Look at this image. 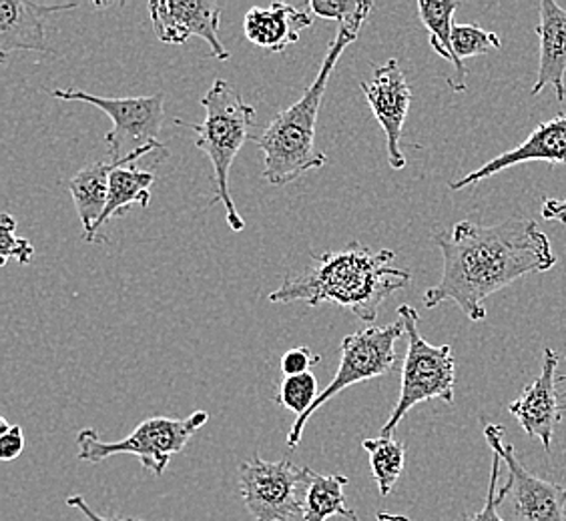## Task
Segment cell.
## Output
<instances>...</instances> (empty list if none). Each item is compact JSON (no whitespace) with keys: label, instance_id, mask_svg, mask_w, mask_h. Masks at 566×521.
I'll use <instances>...</instances> for the list:
<instances>
[{"label":"cell","instance_id":"obj_20","mask_svg":"<svg viewBox=\"0 0 566 521\" xmlns=\"http://www.w3.org/2000/svg\"><path fill=\"white\" fill-rule=\"evenodd\" d=\"M153 183H155L153 173L139 171V169H135V164H125V167L115 169L111 174L109 201H107L103 217L98 219L95 237H97L98 228L103 227L105 223H109L111 219L120 217L125 213V206L137 203L143 209H147L151 203Z\"/></svg>","mask_w":566,"mask_h":521},{"label":"cell","instance_id":"obj_13","mask_svg":"<svg viewBox=\"0 0 566 521\" xmlns=\"http://www.w3.org/2000/svg\"><path fill=\"white\" fill-rule=\"evenodd\" d=\"M556 368L558 355L551 348L545 349L543 371L536 380L526 385L523 395L509 405V412L516 422L523 425L524 432L531 439H541L546 454L553 447V434L560 422V413L566 412V405H560V395L556 393Z\"/></svg>","mask_w":566,"mask_h":521},{"label":"cell","instance_id":"obj_29","mask_svg":"<svg viewBox=\"0 0 566 521\" xmlns=\"http://www.w3.org/2000/svg\"><path fill=\"white\" fill-rule=\"evenodd\" d=\"M24 449V437L19 425H11L7 417H0V459L12 461L21 457Z\"/></svg>","mask_w":566,"mask_h":521},{"label":"cell","instance_id":"obj_33","mask_svg":"<svg viewBox=\"0 0 566 521\" xmlns=\"http://www.w3.org/2000/svg\"><path fill=\"white\" fill-rule=\"evenodd\" d=\"M556 383H558V385H563V383H566V373H563V375H558V378H556ZM560 395H563V397H566V387L565 390L560 391Z\"/></svg>","mask_w":566,"mask_h":521},{"label":"cell","instance_id":"obj_18","mask_svg":"<svg viewBox=\"0 0 566 521\" xmlns=\"http://www.w3.org/2000/svg\"><path fill=\"white\" fill-rule=\"evenodd\" d=\"M151 151H139L123 159V161H105V163H95L78 171L75 177H71L65 185L69 193L75 201L76 215L81 219V225L85 228V241L95 243V227L98 219L103 217L105 206L109 201L111 174L115 169L125 167V164H135L142 157Z\"/></svg>","mask_w":566,"mask_h":521},{"label":"cell","instance_id":"obj_10","mask_svg":"<svg viewBox=\"0 0 566 521\" xmlns=\"http://www.w3.org/2000/svg\"><path fill=\"white\" fill-rule=\"evenodd\" d=\"M484 437L492 451L509 467L511 496L516 521H565L566 486L536 478L518 461L512 444H504V427L484 425Z\"/></svg>","mask_w":566,"mask_h":521},{"label":"cell","instance_id":"obj_17","mask_svg":"<svg viewBox=\"0 0 566 521\" xmlns=\"http://www.w3.org/2000/svg\"><path fill=\"white\" fill-rule=\"evenodd\" d=\"M538 11L541 21L534 33L541 39V61L531 93L536 97L546 87H553L556 100L563 103L566 97V11L555 0H543Z\"/></svg>","mask_w":566,"mask_h":521},{"label":"cell","instance_id":"obj_31","mask_svg":"<svg viewBox=\"0 0 566 521\" xmlns=\"http://www.w3.org/2000/svg\"><path fill=\"white\" fill-rule=\"evenodd\" d=\"M541 215L546 221H558L566 225V196L565 199H545L541 206Z\"/></svg>","mask_w":566,"mask_h":521},{"label":"cell","instance_id":"obj_21","mask_svg":"<svg viewBox=\"0 0 566 521\" xmlns=\"http://www.w3.org/2000/svg\"><path fill=\"white\" fill-rule=\"evenodd\" d=\"M348 486L346 476H319L312 474L304 498V521H326L334 515L346 518L352 510L346 506L344 488Z\"/></svg>","mask_w":566,"mask_h":521},{"label":"cell","instance_id":"obj_30","mask_svg":"<svg viewBox=\"0 0 566 521\" xmlns=\"http://www.w3.org/2000/svg\"><path fill=\"white\" fill-rule=\"evenodd\" d=\"M66 506L81 511V513L87 518V521H145L139 520V518H123V515H111V518H107V515H101L97 511H93L88 508V503L85 501L83 496H71V498L66 500Z\"/></svg>","mask_w":566,"mask_h":521},{"label":"cell","instance_id":"obj_4","mask_svg":"<svg viewBox=\"0 0 566 521\" xmlns=\"http://www.w3.org/2000/svg\"><path fill=\"white\" fill-rule=\"evenodd\" d=\"M201 105L206 109L203 123L199 125H187L184 120H177V123L196 130V147L208 155L213 167V173H216L213 183H216L218 195L209 206L216 203L226 206L229 227L240 233L245 228V221L231 199L229 171L241 147L255 139L251 135V129H255V109L243 100L235 85H231L223 78H218L211 85L206 97L201 98Z\"/></svg>","mask_w":566,"mask_h":521},{"label":"cell","instance_id":"obj_9","mask_svg":"<svg viewBox=\"0 0 566 521\" xmlns=\"http://www.w3.org/2000/svg\"><path fill=\"white\" fill-rule=\"evenodd\" d=\"M314 469L290 459L240 464L241 498L255 521H295L304 515V498Z\"/></svg>","mask_w":566,"mask_h":521},{"label":"cell","instance_id":"obj_5","mask_svg":"<svg viewBox=\"0 0 566 521\" xmlns=\"http://www.w3.org/2000/svg\"><path fill=\"white\" fill-rule=\"evenodd\" d=\"M398 319L402 321L408 337V351L403 358L402 387L400 397L380 434L390 437L408 412L418 403L454 402L457 361L450 345H430L420 333V316L412 305L398 307Z\"/></svg>","mask_w":566,"mask_h":521},{"label":"cell","instance_id":"obj_16","mask_svg":"<svg viewBox=\"0 0 566 521\" xmlns=\"http://www.w3.org/2000/svg\"><path fill=\"white\" fill-rule=\"evenodd\" d=\"M314 14L310 9H295L287 2H273L270 7H253L243 19V33L251 44L268 53H283L290 44L300 41L304 29H310Z\"/></svg>","mask_w":566,"mask_h":521},{"label":"cell","instance_id":"obj_23","mask_svg":"<svg viewBox=\"0 0 566 521\" xmlns=\"http://www.w3.org/2000/svg\"><path fill=\"white\" fill-rule=\"evenodd\" d=\"M319 393L322 391L317 390L316 375L310 371L304 375L283 378L275 403H280L285 410L294 412L297 417H304L305 413L310 412L312 405L316 403Z\"/></svg>","mask_w":566,"mask_h":521},{"label":"cell","instance_id":"obj_32","mask_svg":"<svg viewBox=\"0 0 566 521\" xmlns=\"http://www.w3.org/2000/svg\"><path fill=\"white\" fill-rule=\"evenodd\" d=\"M349 521H359L358 515L352 511V515L348 518ZM378 521H410L408 515L402 513H388V511H378Z\"/></svg>","mask_w":566,"mask_h":521},{"label":"cell","instance_id":"obj_24","mask_svg":"<svg viewBox=\"0 0 566 521\" xmlns=\"http://www.w3.org/2000/svg\"><path fill=\"white\" fill-rule=\"evenodd\" d=\"M452 46L460 61L470 56L486 55L501 49V36L484 31L479 24H454L452 29Z\"/></svg>","mask_w":566,"mask_h":521},{"label":"cell","instance_id":"obj_7","mask_svg":"<svg viewBox=\"0 0 566 521\" xmlns=\"http://www.w3.org/2000/svg\"><path fill=\"white\" fill-rule=\"evenodd\" d=\"M402 336H406V329H403L402 321L398 319L390 326H368L361 331L344 337L342 349H339L342 359H339L338 371H336L334 380L329 381L326 390L319 393V397L312 405V410L305 413L304 417L295 419L294 427L290 429V435H287V447L295 449L300 446L310 417L322 405H326L332 397H336L338 393L348 390L352 385H358L364 381L376 380V378L392 373L394 365L398 361L396 343Z\"/></svg>","mask_w":566,"mask_h":521},{"label":"cell","instance_id":"obj_8","mask_svg":"<svg viewBox=\"0 0 566 521\" xmlns=\"http://www.w3.org/2000/svg\"><path fill=\"white\" fill-rule=\"evenodd\" d=\"M51 95L65 103H88L113 120V129L105 137L111 161H123L139 151L164 149L157 139L164 129L165 95L161 93L151 97L115 98L97 97L78 88H55Z\"/></svg>","mask_w":566,"mask_h":521},{"label":"cell","instance_id":"obj_28","mask_svg":"<svg viewBox=\"0 0 566 521\" xmlns=\"http://www.w3.org/2000/svg\"><path fill=\"white\" fill-rule=\"evenodd\" d=\"M322 359L316 355L310 348H294L285 351L282 358V371L285 378H294V375H304L317 365Z\"/></svg>","mask_w":566,"mask_h":521},{"label":"cell","instance_id":"obj_19","mask_svg":"<svg viewBox=\"0 0 566 521\" xmlns=\"http://www.w3.org/2000/svg\"><path fill=\"white\" fill-rule=\"evenodd\" d=\"M458 9L457 0H420L418 2V12H420V21L426 26V31L430 34V46L434 49L436 55L442 56L450 61L457 73L448 78V87L454 93H464L467 91V78H469V68L458 59L452 46V29H454V11Z\"/></svg>","mask_w":566,"mask_h":521},{"label":"cell","instance_id":"obj_2","mask_svg":"<svg viewBox=\"0 0 566 521\" xmlns=\"http://www.w3.org/2000/svg\"><path fill=\"white\" fill-rule=\"evenodd\" d=\"M394 251H374L352 241L342 251L312 255L304 272L287 275L270 294L272 304L304 301L310 307L336 304L364 323H374L390 295L403 289L412 275L394 267Z\"/></svg>","mask_w":566,"mask_h":521},{"label":"cell","instance_id":"obj_27","mask_svg":"<svg viewBox=\"0 0 566 521\" xmlns=\"http://www.w3.org/2000/svg\"><path fill=\"white\" fill-rule=\"evenodd\" d=\"M501 457L494 454V459H492V471H491V486H489V496H486V501H484V508L479 511V513H472L464 521H506L502 520L501 515H499V506H501L502 501L506 500L509 496H511V481L506 479L504 481V486L501 489L499 488V476H501Z\"/></svg>","mask_w":566,"mask_h":521},{"label":"cell","instance_id":"obj_22","mask_svg":"<svg viewBox=\"0 0 566 521\" xmlns=\"http://www.w3.org/2000/svg\"><path fill=\"white\" fill-rule=\"evenodd\" d=\"M361 447L370 456L371 478L378 483L381 498H388L402 476L406 446L402 442H396L392 435H380L378 439H364Z\"/></svg>","mask_w":566,"mask_h":521},{"label":"cell","instance_id":"obj_14","mask_svg":"<svg viewBox=\"0 0 566 521\" xmlns=\"http://www.w3.org/2000/svg\"><path fill=\"white\" fill-rule=\"evenodd\" d=\"M531 161H546L548 164L566 163V115H556L555 119L541 123L528 135L526 141L521 142L511 151L502 152L486 164H482L474 173L460 177L450 183L452 191H462L467 187L476 185L480 181L501 173L514 164L531 163Z\"/></svg>","mask_w":566,"mask_h":521},{"label":"cell","instance_id":"obj_25","mask_svg":"<svg viewBox=\"0 0 566 521\" xmlns=\"http://www.w3.org/2000/svg\"><path fill=\"white\" fill-rule=\"evenodd\" d=\"M17 219L2 213L0 215V265L4 267L9 259H17L21 265H29L34 259L33 243L14 235Z\"/></svg>","mask_w":566,"mask_h":521},{"label":"cell","instance_id":"obj_11","mask_svg":"<svg viewBox=\"0 0 566 521\" xmlns=\"http://www.w3.org/2000/svg\"><path fill=\"white\" fill-rule=\"evenodd\" d=\"M153 29L165 44H186L199 36L209 44L211 56L229 61V51L219 39L221 7L211 0H153L149 2Z\"/></svg>","mask_w":566,"mask_h":521},{"label":"cell","instance_id":"obj_3","mask_svg":"<svg viewBox=\"0 0 566 521\" xmlns=\"http://www.w3.org/2000/svg\"><path fill=\"white\" fill-rule=\"evenodd\" d=\"M374 7L359 12L356 19L338 26L336 39L327 49L326 59L317 71L316 81L307 87L304 97L290 109L273 117L262 137H255L263 152V179L273 187H283L297 177L322 169L327 161L326 152L317 151L316 125L322 98L326 95L329 76L349 44L358 39L364 22L368 21Z\"/></svg>","mask_w":566,"mask_h":521},{"label":"cell","instance_id":"obj_15","mask_svg":"<svg viewBox=\"0 0 566 521\" xmlns=\"http://www.w3.org/2000/svg\"><path fill=\"white\" fill-rule=\"evenodd\" d=\"M78 4H36L27 0H0V59L14 51L51 53L44 36V22L55 12L73 11Z\"/></svg>","mask_w":566,"mask_h":521},{"label":"cell","instance_id":"obj_12","mask_svg":"<svg viewBox=\"0 0 566 521\" xmlns=\"http://www.w3.org/2000/svg\"><path fill=\"white\" fill-rule=\"evenodd\" d=\"M359 87L386 135L390 167L400 171L406 167V155L402 152L403 123L412 103V91L408 87L402 66L398 65L396 59H390L386 65L376 66L371 81H364Z\"/></svg>","mask_w":566,"mask_h":521},{"label":"cell","instance_id":"obj_6","mask_svg":"<svg viewBox=\"0 0 566 521\" xmlns=\"http://www.w3.org/2000/svg\"><path fill=\"white\" fill-rule=\"evenodd\" d=\"M209 422L208 412L191 413L189 417H149L135 427L129 437L107 444L95 429H81L76 434V457L87 464H101L113 456L139 457L142 466L155 476H164L171 457L186 449L197 429Z\"/></svg>","mask_w":566,"mask_h":521},{"label":"cell","instance_id":"obj_26","mask_svg":"<svg viewBox=\"0 0 566 521\" xmlns=\"http://www.w3.org/2000/svg\"><path fill=\"white\" fill-rule=\"evenodd\" d=\"M374 7V2H361V0H312L307 2L310 12L317 19L336 21L338 26L356 19L359 12Z\"/></svg>","mask_w":566,"mask_h":521},{"label":"cell","instance_id":"obj_1","mask_svg":"<svg viewBox=\"0 0 566 521\" xmlns=\"http://www.w3.org/2000/svg\"><path fill=\"white\" fill-rule=\"evenodd\" d=\"M434 241L444 257V273L422 301L428 309L454 301L472 323L486 319L484 301L492 294L556 265L553 245L533 219L512 217L499 225L460 221L436 233Z\"/></svg>","mask_w":566,"mask_h":521}]
</instances>
